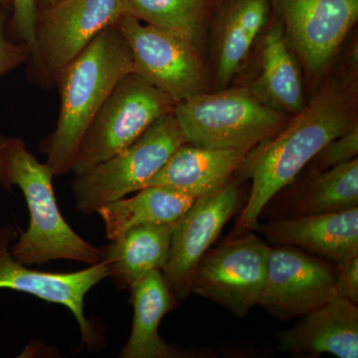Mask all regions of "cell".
I'll return each instance as SVG.
<instances>
[{
    "label": "cell",
    "mask_w": 358,
    "mask_h": 358,
    "mask_svg": "<svg viewBox=\"0 0 358 358\" xmlns=\"http://www.w3.org/2000/svg\"><path fill=\"white\" fill-rule=\"evenodd\" d=\"M117 27L131 50L134 73L176 103L205 92L206 72L194 43L129 15Z\"/></svg>",
    "instance_id": "cell-7"
},
{
    "label": "cell",
    "mask_w": 358,
    "mask_h": 358,
    "mask_svg": "<svg viewBox=\"0 0 358 358\" xmlns=\"http://www.w3.org/2000/svg\"><path fill=\"white\" fill-rule=\"evenodd\" d=\"M59 1L60 0H37V6H38L39 10V9L45 8V7L53 6Z\"/></svg>",
    "instance_id": "cell-28"
},
{
    "label": "cell",
    "mask_w": 358,
    "mask_h": 358,
    "mask_svg": "<svg viewBox=\"0 0 358 358\" xmlns=\"http://www.w3.org/2000/svg\"><path fill=\"white\" fill-rule=\"evenodd\" d=\"M334 294V268L327 261L293 246L270 247L259 306L280 319H294L312 312Z\"/></svg>",
    "instance_id": "cell-10"
},
{
    "label": "cell",
    "mask_w": 358,
    "mask_h": 358,
    "mask_svg": "<svg viewBox=\"0 0 358 358\" xmlns=\"http://www.w3.org/2000/svg\"><path fill=\"white\" fill-rule=\"evenodd\" d=\"M124 15L196 44L201 37L209 0H122Z\"/></svg>",
    "instance_id": "cell-22"
},
{
    "label": "cell",
    "mask_w": 358,
    "mask_h": 358,
    "mask_svg": "<svg viewBox=\"0 0 358 358\" xmlns=\"http://www.w3.org/2000/svg\"><path fill=\"white\" fill-rule=\"evenodd\" d=\"M173 224L138 226L99 248L108 278L119 288L131 289L154 271L164 272L171 253Z\"/></svg>",
    "instance_id": "cell-17"
},
{
    "label": "cell",
    "mask_w": 358,
    "mask_h": 358,
    "mask_svg": "<svg viewBox=\"0 0 358 358\" xmlns=\"http://www.w3.org/2000/svg\"><path fill=\"white\" fill-rule=\"evenodd\" d=\"M358 126L355 124L350 131L334 138L317 154V164L322 169L345 164L357 157Z\"/></svg>",
    "instance_id": "cell-25"
},
{
    "label": "cell",
    "mask_w": 358,
    "mask_h": 358,
    "mask_svg": "<svg viewBox=\"0 0 358 358\" xmlns=\"http://www.w3.org/2000/svg\"><path fill=\"white\" fill-rule=\"evenodd\" d=\"M289 46L313 75L333 60L358 20V0H271Z\"/></svg>",
    "instance_id": "cell-11"
},
{
    "label": "cell",
    "mask_w": 358,
    "mask_h": 358,
    "mask_svg": "<svg viewBox=\"0 0 358 358\" xmlns=\"http://www.w3.org/2000/svg\"><path fill=\"white\" fill-rule=\"evenodd\" d=\"M53 171L28 150L20 136L0 134V186H17L29 210V226L11 246L16 260L27 266L68 260L95 265L100 250L79 236L59 209Z\"/></svg>",
    "instance_id": "cell-3"
},
{
    "label": "cell",
    "mask_w": 358,
    "mask_h": 358,
    "mask_svg": "<svg viewBox=\"0 0 358 358\" xmlns=\"http://www.w3.org/2000/svg\"><path fill=\"white\" fill-rule=\"evenodd\" d=\"M279 346L292 355L319 357L329 353L338 358H357V305L334 294L282 333Z\"/></svg>",
    "instance_id": "cell-15"
},
{
    "label": "cell",
    "mask_w": 358,
    "mask_h": 358,
    "mask_svg": "<svg viewBox=\"0 0 358 358\" xmlns=\"http://www.w3.org/2000/svg\"><path fill=\"white\" fill-rule=\"evenodd\" d=\"M358 207L357 157L320 173L301 196L298 215L336 213Z\"/></svg>",
    "instance_id": "cell-23"
},
{
    "label": "cell",
    "mask_w": 358,
    "mask_h": 358,
    "mask_svg": "<svg viewBox=\"0 0 358 358\" xmlns=\"http://www.w3.org/2000/svg\"><path fill=\"white\" fill-rule=\"evenodd\" d=\"M122 16V0H60L39 9L37 44L51 86L66 66Z\"/></svg>",
    "instance_id": "cell-9"
},
{
    "label": "cell",
    "mask_w": 358,
    "mask_h": 358,
    "mask_svg": "<svg viewBox=\"0 0 358 358\" xmlns=\"http://www.w3.org/2000/svg\"><path fill=\"white\" fill-rule=\"evenodd\" d=\"M0 6L6 7L7 9H11V0H0Z\"/></svg>",
    "instance_id": "cell-29"
},
{
    "label": "cell",
    "mask_w": 358,
    "mask_h": 358,
    "mask_svg": "<svg viewBox=\"0 0 358 358\" xmlns=\"http://www.w3.org/2000/svg\"><path fill=\"white\" fill-rule=\"evenodd\" d=\"M336 275V293L353 303H358V256L338 264Z\"/></svg>",
    "instance_id": "cell-27"
},
{
    "label": "cell",
    "mask_w": 358,
    "mask_h": 358,
    "mask_svg": "<svg viewBox=\"0 0 358 358\" xmlns=\"http://www.w3.org/2000/svg\"><path fill=\"white\" fill-rule=\"evenodd\" d=\"M134 72L133 57L117 25L101 32L55 82L61 105L53 133L41 145L54 176L70 173L78 148L94 117L122 78Z\"/></svg>",
    "instance_id": "cell-2"
},
{
    "label": "cell",
    "mask_w": 358,
    "mask_h": 358,
    "mask_svg": "<svg viewBox=\"0 0 358 358\" xmlns=\"http://www.w3.org/2000/svg\"><path fill=\"white\" fill-rule=\"evenodd\" d=\"M20 236L13 224L0 226V289L20 292L47 303L69 308L79 324L82 343L92 348L93 327L85 315V296L96 285L108 278L103 262L72 273L34 270L14 258L11 246Z\"/></svg>",
    "instance_id": "cell-12"
},
{
    "label": "cell",
    "mask_w": 358,
    "mask_h": 358,
    "mask_svg": "<svg viewBox=\"0 0 358 358\" xmlns=\"http://www.w3.org/2000/svg\"><path fill=\"white\" fill-rule=\"evenodd\" d=\"M136 192L96 212L102 218L108 240L138 226L176 223L195 200L164 186H147Z\"/></svg>",
    "instance_id": "cell-21"
},
{
    "label": "cell",
    "mask_w": 358,
    "mask_h": 358,
    "mask_svg": "<svg viewBox=\"0 0 358 358\" xmlns=\"http://www.w3.org/2000/svg\"><path fill=\"white\" fill-rule=\"evenodd\" d=\"M6 10L0 6V77L29 61L30 50L23 42L11 41L6 35Z\"/></svg>",
    "instance_id": "cell-26"
},
{
    "label": "cell",
    "mask_w": 358,
    "mask_h": 358,
    "mask_svg": "<svg viewBox=\"0 0 358 358\" xmlns=\"http://www.w3.org/2000/svg\"><path fill=\"white\" fill-rule=\"evenodd\" d=\"M13 18L11 31L20 42L27 45L30 50V69L34 81L41 86H51L40 61L37 44V0H11Z\"/></svg>",
    "instance_id": "cell-24"
},
{
    "label": "cell",
    "mask_w": 358,
    "mask_h": 358,
    "mask_svg": "<svg viewBox=\"0 0 358 358\" xmlns=\"http://www.w3.org/2000/svg\"><path fill=\"white\" fill-rule=\"evenodd\" d=\"M270 247L250 233L209 249L193 273L190 292L245 317L262 294Z\"/></svg>",
    "instance_id": "cell-8"
},
{
    "label": "cell",
    "mask_w": 358,
    "mask_h": 358,
    "mask_svg": "<svg viewBox=\"0 0 358 358\" xmlns=\"http://www.w3.org/2000/svg\"><path fill=\"white\" fill-rule=\"evenodd\" d=\"M173 115L186 143L246 152L281 131L287 120L246 88L202 92L176 103Z\"/></svg>",
    "instance_id": "cell-4"
},
{
    "label": "cell",
    "mask_w": 358,
    "mask_h": 358,
    "mask_svg": "<svg viewBox=\"0 0 358 358\" xmlns=\"http://www.w3.org/2000/svg\"><path fill=\"white\" fill-rule=\"evenodd\" d=\"M134 322L122 358H173L180 352L167 345L159 334V324L174 307L176 298L162 271H154L131 287Z\"/></svg>",
    "instance_id": "cell-18"
},
{
    "label": "cell",
    "mask_w": 358,
    "mask_h": 358,
    "mask_svg": "<svg viewBox=\"0 0 358 358\" xmlns=\"http://www.w3.org/2000/svg\"><path fill=\"white\" fill-rule=\"evenodd\" d=\"M238 201V186L229 180L215 192L195 199L174 223L169 262L162 272L174 298L182 300L192 293L190 281L195 268L234 215Z\"/></svg>",
    "instance_id": "cell-13"
},
{
    "label": "cell",
    "mask_w": 358,
    "mask_h": 358,
    "mask_svg": "<svg viewBox=\"0 0 358 358\" xmlns=\"http://www.w3.org/2000/svg\"><path fill=\"white\" fill-rule=\"evenodd\" d=\"M255 230L277 246L296 247L336 265L358 256V207L280 219Z\"/></svg>",
    "instance_id": "cell-14"
},
{
    "label": "cell",
    "mask_w": 358,
    "mask_h": 358,
    "mask_svg": "<svg viewBox=\"0 0 358 358\" xmlns=\"http://www.w3.org/2000/svg\"><path fill=\"white\" fill-rule=\"evenodd\" d=\"M355 98L338 82L327 84L289 124L252 148L240 169L252 179L248 201L237 227L255 230L259 218L327 143L355 124Z\"/></svg>",
    "instance_id": "cell-1"
},
{
    "label": "cell",
    "mask_w": 358,
    "mask_h": 358,
    "mask_svg": "<svg viewBox=\"0 0 358 358\" xmlns=\"http://www.w3.org/2000/svg\"><path fill=\"white\" fill-rule=\"evenodd\" d=\"M176 103L136 73H129L87 129L71 171L75 176L84 173L128 148L155 122L173 114Z\"/></svg>",
    "instance_id": "cell-6"
},
{
    "label": "cell",
    "mask_w": 358,
    "mask_h": 358,
    "mask_svg": "<svg viewBox=\"0 0 358 358\" xmlns=\"http://www.w3.org/2000/svg\"><path fill=\"white\" fill-rule=\"evenodd\" d=\"M251 91L282 114L296 115L305 107L300 72L280 23L273 25L264 38L261 74Z\"/></svg>",
    "instance_id": "cell-20"
},
{
    "label": "cell",
    "mask_w": 358,
    "mask_h": 358,
    "mask_svg": "<svg viewBox=\"0 0 358 358\" xmlns=\"http://www.w3.org/2000/svg\"><path fill=\"white\" fill-rule=\"evenodd\" d=\"M183 143L185 136L173 115L160 117L128 148L75 176L72 187L78 210L96 213L145 187Z\"/></svg>",
    "instance_id": "cell-5"
},
{
    "label": "cell",
    "mask_w": 358,
    "mask_h": 358,
    "mask_svg": "<svg viewBox=\"0 0 358 358\" xmlns=\"http://www.w3.org/2000/svg\"><path fill=\"white\" fill-rule=\"evenodd\" d=\"M248 152L183 143L147 186H164L197 199L226 185Z\"/></svg>",
    "instance_id": "cell-16"
},
{
    "label": "cell",
    "mask_w": 358,
    "mask_h": 358,
    "mask_svg": "<svg viewBox=\"0 0 358 358\" xmlns=\"http://www.w3.org/2000/svg\"><path fill=\"white\" fill-rule=\"evenodd\" d=\"M271 8V0H224L217 27L218 86L225 87L236 75L268 22Z\"/></svg>",
    "instance_id": "cell-19"
}]
</instances>
